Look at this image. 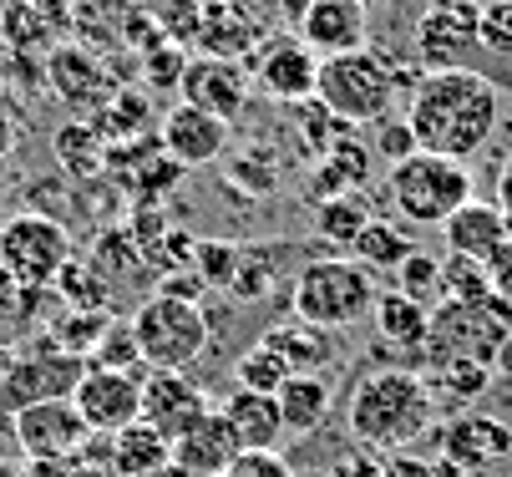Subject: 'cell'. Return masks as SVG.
<instances>
[{
  "instance_id": "obj_49",
  "label": "cell",
  "mask_w": 512,
  "mask_h": 477,
  "mask_svg": "<svg viewBox=\"0 0 512 477\" xmlns=\"http://www.w3.org/2000/svg\"><path fill=\"white\" fill-rule=\"evenodd\" d=\"M218 6H224V11H239V16H249V11L259 6V0H218Z\"/></svg>"
},
{
  "instance_id": "obj_13",
  "label": "cell",
  "mask_w": 512,
  "mask_h": 477,
  "mask_svg": "<svg viewBox=\"0 0 512 477\" xmlns=\"http://www.w3.org/2000/svg\"><path fill=\"white\" fill-rule=\"evenodd\" d=\"M203 412H213V401L188 371H148L142 376V422L158 427L168 442L183 437Z\"/></svg>"
},
{
  "instance_id": "obj_47",
  "label": "cell",
  "mask_w": 512,
  "mask_h": 477,
  "mask_svg": "<svg viewBox=\"0 0 512 477\" xmlns=\"http://www.w3.org/2000/svg\"><path fill=\"white\" fill-rule=\"evenodd\" d=\"M11 148H16V122H11L6 112H0V158H6Z\"/></svg>"
},
{
  "instance_id": "obj_46",
  "label": "cell",
  "mask_w": 512,
  "mask_h": 477,
  "mask_svg": "<svg viewBox=\"0 0 512 477\" xmlns=\"http://www.w3.org/2000/svg\"><path fill=\"white\" fill-rule=\"evenodd\" d=\"M21 477H82V472H77L71 457H61V462H26Z\"/></svg>"
},
{
  "instance_id": "obj_40",
  "label": "cell",
  "mask_w": 512,
  "mask_h": 477,
  "mask_svg": "<svg viewBox=\"0 0 512 477\" xmlns=\"http://www.w3.org/2000/svg\"><path fill=\"white\" fill-rule=\"evenodd\" d=\"M467 66H472L477 77H487L497 92H512V51H482V46H477V56H472Z\"/></svg>"
},
{
  "instance_id": "obj_12",
  "label": "cell",
  "mask_w": 512,
  "mask_h": 477,
  "mask_svg": "<svg viewBox=\"0 0 512 477\" xmlns=\"http://www.w3.org/2000/svg\"><path fill=\"white\" fill-rule=\"evenodd\" d=\"M71 401H77V412H82L87 432H97V437H117L122 427L142 422V376L87 366V376L77 381Z\"/></svg>"
},
{
  "instance_id": "obj_27",
  "label": "cell",
  "mask_w": 512,
  "mask_h": 477,
  "mask_svg": "<svg viewBox=\"0 0 512 477\" xmlns=\"http://www.w3.org/2000/svg\"><path fill=\"white\" fill-rule=\"evenodd\" d=\"M411 254H416V239H411L401 224L381 219V214L365 224V234L350 244V259H360L365 269H371V275H381V269H386V275H396V269H401Z\"/></svg>"
},
{
  "instance_id": "obj_26",
  "label": "cell",
  "mask_w": 512,
  "mask_h": 477,
  "mask_svg": "<svg viewBox=\"0 0 512 477\" xmlns=\"http://www.w3.org/2000/svg\"><path fill=\"white\" fill-rule=\"evenodd\" d=\"M46 72H51V87H56L66 102H77V107L107 102V92H112L107 72H102V66H97L87 51H56Z\"/></svg>"
},
{
  "instance_id": "obj_7",
  "label": "cell",
  "mask_w": 512,
  "mask_h": 477,
  "mask_svg": "<svg viewBox=\"0 0 512 477\" xmlns=\"http://www.w3.org/2000/svg\"><path fill=\"white\" fill-rule=\"evenodd\" d=\"M127 325H132L137 356L148 371H188L208 351V315L193 300H173L163 290L142 300Z\"/></svg>"
},
{
  "instance_id": "obj_44",
  "label": "cell",
  "mask_w": 512,
  "mask_h": 477,
  "mask_svg": "<svg viewBox=\"0 0 512 477\" xmlns=\"http://www.w3.org/2000/svg\"><path fill=\"white\" fill-rule=\"evenodd\" d=\"M487 269H492V290H497V300H507V305H512V244H507Z\"/></svg>"
},
{
  "instance_id": "obj_33",
  "label": "cell",
  "mask_w": 512,
  "mask_h": 477,
  "mask_svg": "<svg viewBox=\"0 0 512 477\" xmlns=\"http://www.w3.org/2000/svg\"><path fill=\"white\" fill-rule=\"evenodd\" d=\"M234 381H239L244 391H264V396H274V391L289 381V366H284L269 346H249V351L234 361Z\"/></svg>"
},
{
  "instance_id": "obj_51",
  "label": "cell",
  "mask_w": 512,
  "mask_h": 477,
  "mask_svg": "<svg viewBox=\"0 0 512 477\" xmlns=\"http://www.w3.org/2000/svg\"><path fill=\"white\" fill-rule=\"evenodd\" d=\"M163 477H168V472H163Z\"/></svg>"
},
{
  "instance_id": "obj_15",
  "label": "cell",
  "mask_w": 512,
  "mask_h": 477,
  "mask_svg": "<svg viewBox=\"0 0 512 477\" xmlns=\"http://www.w3.org/2000/svg\"><path fill=\"white\" fill-rule=\"evenodd\" d=\"M436 447H442L447 462L487 472V467L512 457V427L502 417H487V412H462L447 427H436Z\"/></svg>"
},
{
  "instance_id": "obj_2",
  "label": "cell",
  "mask_w": 512,
  "mask_h": 477,
  "mask_svg": "<svg viewBox=\"0 0 512 477\" xmlns=\"http://www.w3.org/2000/svg\"><path fill=\"white\" fill-rule=\"evenodd\" d=\"M436 422V396L426 386V376L416 371H371L355 391H350V412L345 427L360 447H411L416 437H426Z\"/></svg>"
},
{
  "instance_id": "obj_19",
  "label": "cell",
  "mask_w": 512,
  "mask_h": 477,
  "mask_svg": "<svg viewBox=\"0 0 512 477\" xmlns=\"http://www.w3.org/2000/svg\"><path fill=\"white\" fill-rule=\"evenodd\" d=\"M315 77H320V56L300 36H284V41L264 46V56H259V87L274 102H305V97H315Z\"/></svg>"
},
{
  "instance_id": "obj_34",
  "label": "cell",
  "mask_w": 512,
  "mask_h": 477,
  "mask_svg": "<svg viewBox=\"0 0 512 477\" xmlns=\"http://www.w3.org/2000/svg\"><path fill=\"white\" fill-rule=\"evenodd\" d=\"M396 290L431 310L436 300H442V259H431V254H421V249H416V254L396 269Z\"/></svg>"
},
{
  "instance_id": "obj_37",
  "label": "cell",
  "mask_w": 512,
  "mask_h": 477,
  "mask_svg": "<svg viewBox=\"0 0 512 477\" xmlns=\"http://www.w3.org/2000/svg\"><path fill=\"white\" fill-rule=\"evenodd\" d=\"M97 366L102 371H132L137 376V366H142V356H137V340H132V325H107V335L97 340Z\"/></svg>"
},
{
  "instance_id": "obj_21",
  "label": "cell",
  "mask_w": 512,
  "mask_h": 477,
  "mask_svg": "<svg viewBox=\"0 0 512 477\" xmlns=\"http://www.w3.org/2000/svg\"><path fill=\"white\" fill-rule=\"evenodd\" d=\"M442 244H447V254L492 264V259L512 244V234H507V219H502L497 203H477V198H472L467 209H457V214L442 224Z\"/></svg>"
},
{
  "instance_id": "obj_45",
  "label": "cell",
  "mask_w": 512,
  "mask_h": 477,
  "mask_svg": "<svg viewBox=\"0 0 512 477\" xmlns=\"http://www.w3.org/2000/svg\"><path fill=\"white\" fill-rule=\"evenodd\" d=\"M497 209H502L507 234H512V153H507V158H502V168H497Z\"/></svg>"
},
{
  "instance_id": "obj_3",
  "label": "cell",
  "mask_w": 512,
  "mask_h": 477,
  "mask_svg": "<svg viewBox=\"0 0 512 477\" xmlns=\"http://www.w3.org/2000/svg\"><path fill=\"white\" fill-rule=\"evenodd\" d=\"M376 295H381V285H376V275L360 259L320 254L295 275V295H289V305H295V320H305V325L340 330V325H355V320L371 315Z\"/></svg>"
},
{
  "instance_id": "obj_22",
  "label": "cell",
  "mask_w": 512,
  "mask_h": 477,
  "mask_svg": "<svg viewBox=\"0 0 512 477\" xmlns=\"http://www.w3.org/2000/svg\"><path fill=\"white\" fill-rule=\"evenodd\" d=\"M274 401H279V417H284V437H310L330 417V381L315 376V371H295L274 391Z\"/></svg>"
},
{
  "instance_id": "obj_29",
  "label": "cell",
  "mask_w": 512,
  "mask_h": 477,
  "mask_svg": "<svg viewBox=\"0 0 512 477\" xmlns=\"http://www.w3.org/2000/svg\"><path fill=\"white\" fill-rule=\"evenodd\" d=\"M492 269L482 259H462V254H447L442 259V300H462V305H482L492 300ZM436 300V305H442Z\"/></svg>"
},
{
  "instance_id": "obj_43",
  "label": "cell",
  "mask_w": 512,
  "mask_h": 477,
  "mask_svg": "<svg viewBox=\"0 0 512 477\" xmlns=\"http://www.w3.org/2000/svg\"><path fill=\"white\" fill-rule=\"evenodd\" d=\"M330 477H381V457H371V452H345V457L330 467Z\"/></svg>"
},
{
  "instance_id": "obj_5",
  "label": "cell",
  "mask_w": 512,
  "mask_h": 477,
  "mask_svg": "<svg viewBox=\"0 0 512 477\" xmlns=\"http://www.w3.org/2000/svg\"><path fill=\"white\" fill-rule=\"evenodd\" d=\"M386 198L406 224L442 229L457 209L472 203V173H467V163H452V158L411 153L386 168Z\"/></svg>"
},
{
  "instance_id": "obj_20",
  "label": "cell",
  "mask_w": 512,
  "mask_h": 477,
  "mask_svg": "<svg viewBox=\"0 0 512 477\" xmlns=\"http://www.w3.org/2000/svg\"><path fill=\"white\" fill-rule=\"evenodd\" d=\"M218 412H224V422H229L239 452H279L284 417H279V401H274V396L234 386L224 401H218Z\"/></svg>"
},
{
  "instance_id": "obj_28",
  "label": "cell",
  "mask_w": 512,
  "mask_h": 477,
  "mask_svg": "<svg viewBox=\"0 0 512 477\" xmlns=\"http://www.w3.org/2000/svg\"><path fill=\"white\" fill-rule=\"evenodd\" d=\"M376 219V209H371V198L365 193H335V198H325V203H315V224H320V239H330V244H355L360 234H365V224Z\"/></svg>"
},
{
  "instance_id": "obj_52",
  "label": "cell",
  "mask_w": 512,
  "mask_h": 477,
  "mask_svg": "<svg viewBox=\"0 0 512 477\" xmlns=\"http://www.w3.org/2000/svg\"><path fill=\"white\" fill-rule=\"evenodd\" d=\"M507 477H512V472H507Z\"/></svg>"
},
{
  "instance_id": "obj_35",
  "label": "cell",
  "mask_w": 512,
  "mask_h": 477,
  "mask_svg": "<svg viewBox=\"0 0 512 477\" xmlns=\"http://www.w3.org/2000/svg\"><path fill=\"white\" fill-rule=\"evenodd\" d=\"M193 259H198V280L203 285H234V275H239V249L234 244L198 239L193 244Z\"/></svg>"
},
{
  "instance_id": "obj_14",
  "label": "cell",
  "mask_w": 512,
  "mask_h": 477,
  "mask_svg": "<svg viewBox=\"0 0 512 477\" xmlns=\"http://www.w3.org/2000/svg\"><path fill=\"white\" fill-rule=\"evenodd\" d=\"M295 31L320 61L345 56V51H360L365 36H371V6L365 0H310L295 16Z\"/></svg>"
},
{
  "instance_id": "obj_50",
  "label": "cell",
  "mask_w": 512,
  "mask_h": 477,
  "mask_svg": "<svg viewBox=\"0 0 512 477\" xmlns=\"http://www.w3.org/2000/svg\"><path fill=\"white\" fill-rule=\"evenodd\" d=\"M6 178H11V163H6V158H0V183H6Z\"/></svg>"
},
{
  "instance_id": "obj_1",
  "label": "cell",
  "mask_w": 512,
  "mask_h": 477,
  "mask_svg": "<svg viewBox=\"0 0 512 477\" xmlns=\"http://www.w3.org/2000/svg\"><path fill=\"white\" fill-rule=\"evenodd\" d=\"M406 122H411L416 153L472 163L502 122V92L487 77H477L472 66L426 72L421 87L406 97Z\"/></svg>"
},
{
  "instance_id": "obj_31",
  "label": "cell",
  "mask_w": 512,
  "mask_h": 477,
  "mask_svg": "<svg viewBox=\"0 0 512 477\" xmlns=\"http://www.w3.org/2000/svg\"><path fill=\"white\" fill-rule=\"evenodd\" d=\"M61 295L71 310H87V315H107V280H102V269L97 264H82V259H71L61 269Z\"/></svg>"
},
{
  "instance_id": "obj_41",
  "label": "cell",
  "mask_w": 512,
  "mask_h": 477,
  "mask_svg": "<svg viewBox=\"0 0 512 477\" xmlns=\"http://www.w3.org/2000/svg\"><path fill=\"white\" fill-rule=\"evenodd\" d=\"M381 477H436V462H426V457H416V452H386L381 457Z\"/></svg>"
},
{
  "instance_id": "obj_9",
  "label": "cell",
  "mask_w": 512,
  "mask_h": 477,
  "mask_svg": "<svg viewBox=\"0 0 512 477\" xmlns=\"http://www.w3.org/2000/svg\"><path fill=\"white\" fill-rule=\"evenodd\" d=\"M82 376H87L82 356L61 351L56 340H41V351H26V356H16V361L6 366V376H0V406L16 417L21 406L71 396Z\"/></svg>"
},
{
  "instance_id": "obj_17",
  "label": "cell",
  "mask_w": 512,
  "mask_h": 477,
  "mask_svg": "<svg viewBox=\"0 0 512 477\" xmlns=\"http://www.w3.org/2000/svg\"><path fill=\"white\" fill-rule=\"evenodd\" d=\"M229 148V122L224 117H213L203 107H188L178 102L168 117H163V153L183 168H198V163H213V158H224Z\"/></svg>"
},
{
  "instance_id": "obj_36",
  "label": "cell",
  "mask_w": 512,
  "mask_h": 477,
  "mask_svg": "<svg viewBox=\"0 0 512 477\" xmlns=\"http://www.w3.org/2000/svg\"><path fill=\"white\" fill-rule=\"evenodd\" d=\"M371 153L386 158V163H401L416 153V138H411V122L406 117H381L371 122Z\"/></svg>"
},
{
  "instance_id": "obj_16",
  "label": "cell",
  "mask_w": 512,
  "mask_h": 477,
  "mask_svg": "<svg viewBox=\"0 0 512 477\" xmlns=\"http://www.w3.org/2000/svg\"><path fill=\"white\" fill-rule=\"evenodd\" d=\"M183 102L234 122L249 102V72L229 56H193L183 72Z\"/></svg>"
},
{
  "instance_id": "obj_23",
  "label": "cell",
  "mask_w": 512,
  "mask_h": 477,
  "mask_svg": "<svg viewBox=\"0 0 512 477\" xmlns=\"http://www.w3.org/2000/svg\"><path fill=\"white\" fill-rule=\"evenodd\" d=\"M259 346H269L284 366H289V376L295 371H325L330 361H335V340H330V330H320V325H305V320H295V325H274V330H264V340Z\"/></svg>"
},
{
  "instance_id": "obj_18",
  "label": "cell",
  "mask_w": 512,
  "mask_h": 477,
  "mask_svg": "<svg viewBox=\"0 0 512 477\" xmlns=\"http://www.w3.org/2000/svg\"><path fill=\"white\" fill-rule=\"evenodd\" d=\"M234 457H239V442H234V432H229L218 406L203 412L183 437H173V467L188 472V477H224Z\"/></svg>"
},
{
  "instance_id": "obj_39",
  "label": "cell",
  "mask_w": 512,
  "mask_h": 477,
  "mask_svg": "<svg viewBox=\"0 0 512 477\" xmlns=\"http://www.w3.org/2000/svg\"><path fill=\"white\" fill-rule=\"evenodd\" d=\"M224 477H295V467H289L279 452H239Z\"/></svg>"
},
{
  "instance_id": "obj_8",
  "label": "cell",
  "mask_w": 512,
  "mask_h": 477,
  "mask_svg": "<svg viewBox=\"0 0 512 477\" xmlns=\"http://www.w3.org/2000/svg\"><path fill=\"white\" fill-rule=\"evenodd\" d=\"M71 264V234L51 214H11L0 224V275L21 290H46Z\"/></svg>"
},
{
  "instance_id": "obj_6",
  "label": "cell",
  "mask_w": 512,
  "mask_h": 477,
  "mask_svg": "<svg viewBox=\"0 0 512 477\" xmlns=\"http://www.w3.org/2000/svg\"><path fill=\"white\" fill-rule=\"evenodd\" d=\"M315 102L345 127H355V122L371 127V122L391 117V102H396L391 61L371 46L345 51V56H325L320 77H315Z\"/></svg>"
},
{
  "instance_id": "obj_24",
  "label": "cell",
  "mask_w": 512,
  "mask_h": 477,
  "mask_svg": "<svg viewBox=\"0 0 512 477\" xmlns=\"http://www.w3.org/2000/svg\"><path fill=\"white\" fill-rule=\"evenodd\" d=\"M112 462L122 477H163L173 467V442L148 422H132L112 437Z\"/></svg>"
},
{
  "instance_id": "obj_38",
  "label": "cell",
  "mask_w": 512,
  "mask_h": 477,
  "mask_svg": "<svg viewBox=\"0 0 512 477\" xmlns=\"http://www.w3.org/2000/svg\"><path fill=\"white\" fill-rule=\"evenodd\" d=\"M482 51H512V0L482 6Z\"/></svg>"
},
{
  "instance_id": "obj_4",
  "label": "cell",
  "mask_w": 512,
  "mask_h": 477,
  "mask_svg": "<svg viewBox=\"0 0 512 477\" xmlns=\"http://www.w3.org/2000/svg\"><path fill=\"white\" fill-rule=\"evenodd\" d=\"M512 340V305L507 300H482V305H462V300H442L431 305V330H426V366H487L497 371L502 346Z\"/></svg>"
},
{
  "instance_id": "obj_48",
  "label": "cell",
  "mask_w": 512,
  "mask_h": 477,
  "mask_svg": "<svg viewBox=\"0 0 512 477\" xmlns=\"http://www.w3.org/2000/svg\"><path fill=\"white\" fill-rule=\"evenodd\" d=\"M436 477H482V472H472V467H462V462H436Z\"/></svg>"
},
{
  "instance_id": "obj_30",
  "label": "cell",
  "mask_w": 512,
  "mask_h": 477,
  "mask_svg": "<svg viewBox=\"0 0 512 477\" xmlns=\"http://www.w3.org/2000/svg\"><path fill=\"white\" fill-rule=\"evenodd\" d=\"M56 158L66 163V173L87 178V173H97L107 163V143H97V132L87 122H71V127L56 132Z\"/></svg>"
},
{
  "instance_id": "obj_11",
  "label": "cell",
  "mask_w": 512,
  "mask_h": 477,
  "mask_svg": "<svg viewBox=\"0 0 512 477\" xmlns=\"http://www.w3.org/2000/svg\"><path fill=\"white\" fill-rule=\"evenodd\" d=\"M11 432H16V447L26 452V462H61V457H77L82 442L92 437L71 396L21 406V412L11 417Z\"/></svg>"
},
{
  "instance_id": "obj_32",
  "label": "cell",
  "mask_w": 512,
  "mask_h": 477,
  "mask_svg": "<svg viewBox=\"0 0 512 477\" xmlns=\"http://www.w3.org/2000/svg\"><path fill=\"white\" fill-rule=\"evenodd\" d=\"M426 386H431V396H447V401H477L492 386V371L487 366H467V361L426 366Z\"/></svg>"
},
{
  "instance_id": "obj_42",
  "label": "cell",
  "mask_w": 512,
  "mask_h": 477,
  "mask_svg": "<svg viewBox=\"0 0 512 477\" xmlns=\"http://www.w3.org/2000/svg\"><path fill=\"white\" fill-rule=\"evenodd\" d=\"M274 280V264H259V259H249V269L239 264V275H234V295H244V300H254V295H264V285Z\"/></svg>"
},
{
  "instance_id": "obj_10",
  "label": "cell",
  "mask_w": 512,
  "mask_h": 477,
  "mask_svg": "<svg viewBox=\"0 0 512 477\" xmlns=\"http://www.w3.org/2000/svg\"><path fill=\"white\" fill-rule=\"evenodd\" d=\"M482 46V6L477 0H436L416 21V56L426 72L467 66Z\"/></svg>"
},
{
  "instance_id": "obj_25",
  "label": "cell",
  "mask_w": 512,
  "mask_h": 477,
  "mask_svg": "<svg viewBox=\"0 0 512 477\" xmlns=\"http://www.w3.org/2000/svg\"><path fill=\"white\" fill-rule=\"evenodd\" d=\"M371 320H376V330H381L386 346H401V351H421V346H426L431 310H426V305H416V300H411V295H401V290H381V295H376Z\"/></svg>"
}]
</instances>
